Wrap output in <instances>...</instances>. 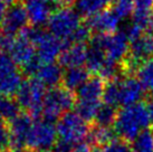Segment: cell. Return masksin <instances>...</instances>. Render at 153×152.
<instances>
[{"mask_svg": "<svg viewBox=\"0 0 153 152\" xmlns=\"http://www.w3.org/2000/svg\"><path fill=\"white\" fill-rule=\"evenodd\" d=\"M7 6L0 0V25H2L4 19V16H6V13H7Z\"/></svg>", "mask_w": 153, "mask_h": 152, "instance_id": "cell-37", "label": "cell"}, {"mask_svg": "<svg viewBox=\"0 0 153 152\" xmlns=\"http://www.w3.org/2000/svg\"><path fill=\"white\" fill-rule=\"evenodd\" d=\"M22 74L8 54H0V96L16 95L22 84Z\"/></svg>", "mask_w": 153, "mask_h": 152, "instance_id": "cell-9", "label": "cell"}, {"mask_svg": "<svg viewBox=\"0 0 153 152\" xmlns=\"http://www.w3.org/2000/svg\"><path fill=\"white\" fill-rule=\"evenodd\" d=\"M107 6L105 0H76L75 1V10L79 16L84 17H93L98 13L103 11Z\"/></svg>", "mask_w": 153, "mask_h": 152, "instance_id": "cell-22", "label": "cell"}, {"mask_svg": "<svg viewBox=\"0 0 153 152\" xmlns=\"http://www.w3.org/2000/svg\"><path fill=\"white\" fill-rule=\"evenodd\" d=\"M132 152H153V129L149 127L131 141Z\"/></svg>", "mask_w": 153, "mask_h": 152, "instance_id": "cell-25", "label": "cell"}, {"mask_svg": "<svg viewBox=\"0 0 153 152\" xmlns=\"http://www.w3.org/2000/svg\"><path fill=\"white\" fill-rule=\"evenodd\" d=\"M121 21L122 19L111 8L104 9L97 15L91 17L86 25L88 26L91 30L97 33V35H107L113 34L115 30H117Z\"/></svg>", "mask_w": 153, "mask_h": 152, "instance_id": "cell-14", "label": "cell"}, {"mask_svg": "<svg viewBox=\"0 0 153 152\" xmlns=\"http://www.w3.org/2000/svg\"><path fill=\"white\" fill-rule=\"evenodd\" d=\"M89 78L88 71L84 67L67 68L63 75V85L71 92L78 91Z\"/></svg>", "mask_w": 153, "mask_h": 152, "instance_id": "cell-20", "label": "cell"}, {"mask_svg": "<svg viewBox=\"0 0 153 152\" xmlns=\"http://www.w3.org/2000/svg\"><path fill=\"white\" fill-rule=\"evenodd\" d=\"M53 6L49 0H27L25 9L30 24L35 27H42L47 24L54 13Z\"/></svg>", "mask_w": 153, "mask_h": 152, "instance_id": "cell-15", "label": "cell"}, {"mask_svg": "<svg viewBox=\"0 0 153 152\" xmlns=\"http://www.w3.org/2000/svg\"><path fill=\"white\" fill-rule=\"evenodd\" d=\"M76 104V100L73 92L63 87H54L51 89L46 94L44 101L42 116L44 120L54 122L59 120L62 115L72 110Z\"/></svg>", "mask_w": 153, "mask_h": 152, "instance_id": "cell-3", "label": "cell"}, {"mask_svg": "<svg viewBox=\"0 0 153 152\" xmlns=\"http://www.w3.org/2000/svg\"><path fill=\"white\" fill-rule=\"evenodd\" d=\"M43 152H53V151H51H51H43Z\"/></svg>", "mask_w": 153, "mask_h": 152, "instance_id": "cell-43", "label": "cell"}, {"mask_svg": "<svg viewBox=\"0 0 153 152\" xmlns=\"http://www.w3.org/2000/svg\"><path fill=\"white\" fill-rule=\"evenodd\" d=\"M91 31L92 30L89 29V27L87 25H81L72 36L71 42L72 44H84L85 45V42L91 37Z\"/></svg>", "mask_w": 153, "mask_h": 152, "instance_id": "cell-30", "label": "cell"}, {"mask_svg": "<svg viewBox=\"0 0 153 152\" xmlns=\"http://www.w3.org/2000/svg\"><path fill=\"white\" fill-rule=\"evenodd\" d=\"M93 39L102 47L111 63L120 64L128 55V38L122 30L107 35H96Z\"/></svg>", "mask_w": 153, "mask_h": 152, "instance_id": "cell-8", "label": "cell"}, {"mask_svg": "<svg viewBox=\"0 0 153 152\" xmlns=\"http://www.w3.org/2000/svg\"><path fill=\"white\" fill-rule=\"evenodd\" d=\"M105 84L100 76H94L77 91V101L85 102H101L103 98Z\"/></svg>", "mask_w": 153, "mask_h": 152, "instance_id": "cell-19", "label": "cell"}, {"mask_svg": "<svg viewBox=\"0 0 153 152\" xmlns=\"http://www.w3.org/2000/svg\"><path fill=\"white\" fill-rule=\"evenodd\" d=\"M134 11H153V0H134Z\"/></svg>", "mask_w": 153, "mask_h": 152, "instance_id": "cell-33", "label": "cell"}, {"mask_svg": "<svg viewBox=\"0 0 153 152\" xmlns=\"http://www.w3.org/2000/svg\"><path fill=\"white\" fill-rule=\"evenodd\" d=\"M144 95V89L133 76H119L105 84L103 100L105 104L126 107L141 103Z\"/></svg>", "mask_w": 153, "mask_h": 152, "instance_id": "cell-1", "label": "cell"}, {"mask_svg": "<svg viewBox=\"0 0 153 152\" xmlns=\"http://www.w3.org/2000/svg\"><path fill=\"white\" fill-rule=\"evenodd\" d=\"M86 53L87 47L84 44H71L59 56V65L66 68L83 67L86 63Z\"/></svg>", "mask_w": 153, "mask_h": 152, "instance_id": "cell-17", "label": "cell"}, {"mask_svg": "<svg viewBox=\"0 0 153 152\" xmlns=\"http://www.w3.org/2000/svg\"><path fill=\"white\" fill-rule=\"evenodd\" d=\"M117 112L116 107L108 104H101L98 112L96 114V118H95V122L96 125L100 127H112V125H114L116 116H117Z\"/></svg>", "mask_w": 153, "mask_h": 152, "instance_id": "cell-26", "label": "cell"}, {"mask_svg": "<svg viewBox=\"0 0 153 152\" xmlns=\"http://www.w3.org/2000/svg\"><path fill=\"white\" fill-rule=\"evenodd\" d=\"M1 1H2L6 6H9V7H10L11 4H13V1H15V0H1Z\"/></svg>", "mask_w": 153, "mask_h": 152, "instance_id": "cell-39", "label": "cell"}, {"mask_svg": "<svg viewBox=\"0 0 153 152\" xmlns=\"http://www.w3.org/2000/svg\"><path fill=\"white\" fill-rule=\"evenodd\" d=\"M49 1H51L53 4L63 8V7H67V6H69V4H75L76 0H49Z\"/></svg>", "mask_w": 153, "mask_h": 152, "instance_id": "cell-36", "label": "cell"}, {"mask_svg": "<svg viewBox=\"0 0 153 152\" xmlns=\"http://www.w3.org/2000/svg\"><path fill=\"white\" fill-rule=\"evenodd\" d=\"M151 120L148 107L142 102L122 107L117 112L114 123V131L120 139L125 141H133L141 132L149 129Z\"/></svg>", "mask_w": 153, "mask_h": 152, "instance_id": "cell-2", "label": "cell"}, {"mask_svg": "<svg viewBox=\"0 0 153 152\" xmlns=\"http://www.w3.org/2000/svg\"><path fill=\"white\" fill-rule=\"evenodd\" d=\"M16 40L15 36L6 31H0V54H8L11 51L13 42Z\"/></svg>", "mask_w": 153, "mask_h": 152, "instance_id": "cell-32", "label": "cell"}, {"mask_svg": "<svg viewBox=\"0 0 153 152\" xmlns=\"http://www.w3.org/2000/svg\"><path fill=\"white\" fill-rule=\"evenodd\" d=\"M146 107H148V112H149V116H150V120H151V123L153 124V100L148 103Z\"/></svg>", "mask_w": 153, "mask_h": 152, "instance_id": "cell-38", "label": "cell"}, {"mask_svg": "<svg viewBox=\"0 0 153 152\" xmlns=\"http://www.w3.org/2000/svg\"><path fill=\"white\" fill-rule=\"evenodd\" d=\"M73 152H93V150H92V147L88 143L82 142L79 144H76L73 148Z\"/></svg>", "mask_w": 153, "mask_h": 152, "instance_id": "cell-35", "label": "cell"}, {"mask_svg": "<svg viewBox=\"0 0 153 152\" xmlns=\"http://www.w3.org/2000/svg\"><path fill=\"white\" fill-rule=\"evenodd\" d=\"M28 15L25 6L22 4H13L8 9L2 22V30L8 34H22L28 27Z\"/></svg>", "mask_w": 153, "mask_h": 152, "instance_id": "cell-13", "label": "cell"}, {"mask_svg": "<svg viewBox=\"0 0 153 152\" xmlns=\"http://www.w3.org/2000/svg\"><path fill=\"white\" fill-rule=\"evenodd\" d=\"M115 136H117L115 133L113 127H100V125H94L93 127H91L87 136V143L92 147H105L107 144L112 142L114 139H116Z\"/></svg>", "mask_w": 153, "mask_h": 152, "instance_id": "cell-21", "label": "cell"}, {"mask_svg": "<svg viewBox=\"0 0 153 152\" xmlns=\"http://www.w3.org/2000/svg\"><path fill=\"white\" fill-rule=\"evenodd\" d=\"M112 9L114 10L116 15L119 16L122 20L125 18L130 17L132 13L135 10V6H134V0H117Z\"/></svg>", "mask_w": 153, "mask_h": 152, "instance_id": "cell-28", "label": "cell"}, {"mask_svg": "<svg viewBox=\"0 0 153 152\" xmlns=\"http://www.w3.org/2000/svg\"><path fill=\"white\" fill-rule=\"evenodd\" d=\"M71 45L66 44L51 33H44L39 40L35 44L36 47V58L40 64L55 63L56 59L59 58L65 48Z\"/></svg>", "mask_w": 153, "mask_h": 152, "instance_id": "cell-10", "label": "cell"}, {"mask_svg": "<svg viewBox=\"0 0 153 152\" xmlns=\"http://www.w3.org/2000/svg\"><path fill=\"white\" fill-rule=\"evenodd\" d=\"M0 118V152L8 151L10 148V135H9L8 124H6Z\"/></svg>", "mask_w": 153, "mask_h": 152, "instance_id": "cell-31", "label": "cell"}, {"mask_svg": "<svg viewBox=\"0 0 153 152\" xmlns=\"http://www.w3.org/2000/svg\"><path fill=\"white\" fill-rule=\"evenodd\" d=\"M153 55V35L143 34L135 38L130 44L128 65L131 69H137L142 63L152 58Z\"/></svg>", "mask_w": 153, "mask_h": 152, "instance_id": "cell-11", "label": "cell"}, {"mask_svg": "<svg viewBox=\"0 0 153 152\" xmlns=\"http://www.w3.org/2000/svg\"><path fill=\"white\" fill-rule=\"evenodd\" d=\"M104 152H132L131 144L122 139H114L103 148Z\"/></svg>", "mask_w": 153, "mask_h": 152, "instance_id": "cell-29", "label": "cell"}, {"mask_svg": "<svg viewBox=\"0 0 153 152\" xmlns=\"http://www.w3.org/2000/svg\"><path fill=\"white\" fill-rule=\"evenodd\" d=\"M22 113V107L16 98L11 96H0V118L4 122H10Z\"/></svg>", "mask_w": 153, "mask_h": 152, "instance_id": "cell-23", "label": "cell"}, {"mask_svg": "<svg viewBox=\"0 0 153 152\" xmlns=\"http://www.w3.org/2000/svg\"><path fill=\"white\" fill-rule=\"evenodd\" d=\"M57 139L58 135L54 123L46 120L36 121L28 134L26 148L34 152L51 151L57 143Z\"/></svg>", "mask_w": 153, "mask_h": 152, "instance_id": "cell-7", "label": "cell"}, {"mask_svg": "<svg viewBox=\"0 0 153 152\" xmlns=\"http://www.w3.org/2000/svg\"><path fill=\"white\" fill-rule=\"evenodd\" d=\"M101 106V102H85V101H76L75 109L76 112L83 120L86 122L94 121L96 118L98 109Z\"/></svg>", "mask_w": 153, "mask_h": 152, "instance_id": "cell-27", "label": "cell"}, {"mask_svg": "<svg viewBox=\"0 0 153 152\" xmlns=\"http://www.w3.org/2000/svg\"><path fill=\"white\" fill-rule=\"evenodd\" d=\"M53 152H73V147L71 144H67L65 142H58L56 143L54 147V150H51Z\"/></svg>", "mask_w": 153, "mask_h": 152, "instance_id": "cell-34", "label": "cell"}, {"mask_svg": "<svg viewBox=\"0 0 153 152\" xmlns=\"http://www.w3.org/2000/svg\"><path fill=\"white\" fill-rule=\"evenodd\" d=\"M63 67L55 62L42 64L35 75V78L38 80L45 87L54 89L63 80Z\"/></svg>", "mask_w": 153, "mask_h": 152, "instance_id": "cell-18", "label": "cell"}, {"mask_svg": "<svg viewBox=\"0 0 153 152\" xmlns=\"http://www.w3.org/2000/svg\"><path fill=\"white\" fill-rule=\"evenodd\" d=\"M137 80L140 82L144 91L153 92V58L142 63L136 69Z\"/></svg>", "mask_w": 153, "mask_h": 152, "instance_id": "cell-24", "label": "cell"}, {"mask_svg": "<svg viewBox=\"0 0 153 152\" xmlns=\"http://www.w3.org/2000/svg\"><path fill=\"white\" fill-rule=\"evenodd\" d=\"M105 1L107 2V4H115L117 0H105Z\"/></svg>", "mask_w": 153, "mask_h": 152, "instance_id": "cell-40", "label": "cell"}, {"mask_svg": "<svg viewBox=\"0 0 153 152\" xmlns=\"http://www.w3.org/2000/svg\"><path fill=\"white\" fill-rule=\"evenodd\" d=\"M47 26L53 36L66 44H71V38L81 26V16L75 9L63 7L53 13Z\"/></svg>", "mask_w": 153, "mask_h": 152, "instance_id": "cell-5", "label": "cell"}, {"mask_svg": "<svg viewBox=\"0 0 153 152\" xmlns=\"http://www.w3.org/2000/svg\"><path fill=\"white\" fill-rule=\"evenodd\" d=\"M6 152H25V151H22V150H8V151H6Z\"/></svg>", "mask_w": 153, "mask_h": 152, "instance_id": "cell-41", "label": "cell"}, {"mask_svg": "<svg viewBox=\"0 0 153 152\" xmlns=\"http://www.w3.org/2000/svg\"><path fill=\"white\" fill-rule=\"evenodd\" d=\"M33 124V118L28 113H20L17 118L8 123L10 148L13 150H22L26 148L27 138Z\"/></svg>", "mask_w": 153, "mask_h": 152, "instance_id": "cell-12", "label": "cell"}, {"mask_svg": "<svg viewBox=\"0 0 153 152\" xmlns=\"http://www.w3.org/2000/svg\"><path fill=\"white\" fill-rule=\"evenodd\" d=\"M58 139L67 144H79L87 139L91 130L88 122H86L76 113L69 111L57 121L56 125Z\"/></svg>", "mask_w": 153, "mask_h": 152, "instance_id": "cell-6", "label": "cell"}, {"mask_svg": "<svg viewBox=\"0 0 153 152\" xmlns=\"http://www.w3.org/2000/svg\"><path fill=\"white\" fill-rule=\"evenodd\" d=\"M20 1H27V0H20Z\"/></svg>", "mask_w": 153, "mask_h": 152, "instance_id": "cell-44", "label": "cell"}, {"mask_svg": "<svg viewBox=\"0 0 153 152\" xmlns=\"http://www.w3.org/2000/svg\"><path fill=\"white\" fill-rule=\"evenodd\" d=\"M9 55L13 60L18 66L25 68L30 63L36 60V47L29 39L24 36H19L16 38L13 42L11 51H9Z\"/></svg>", "mask_w": 153, "mask_h": 152, "instance_id": "cell-16", "label": "cell"}, {"mask_svg": "<svg viewBox=\"0 0 153 152\" xmlns=\"http://www.w3.org/2000/svg\"><path fill=\"white\" fill-rule=\"evenodd\" d=\"M46 94V87L34 77L22 82L16 94V100L20 107L25 109L31 118H37L42 115Z\"/></svg>", "mask_w": 153, "mask_h": 152, "instance_id": "cell-4", "label": "cell"}, {"mask_svg": "<svg viewBox=\"0 0 153 152\" xmlns=\"http://www.w3.org/2000/svg\"><path fill=\"white\" fill-rule=\"evenodd\" d=\"M93 152H104V151H103L102 149H98V148H95V149H94V150H93Z\"/></svg>", "mask_w": 153, "mask_h": 152, "instance_id": "cell-42", "label": "cell"}]
</instances>
